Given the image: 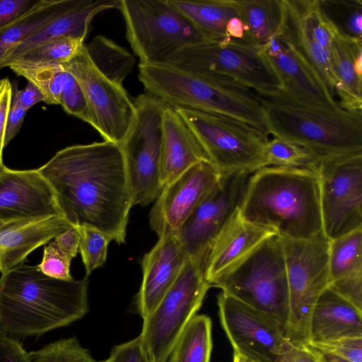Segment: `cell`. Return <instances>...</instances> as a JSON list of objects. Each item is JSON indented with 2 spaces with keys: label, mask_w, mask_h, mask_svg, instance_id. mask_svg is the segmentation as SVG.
<instances>
[{
  "label": "cell",
  "mask_w": 362,
  "mask_h": 362,
  "mask_svg": "<svg viewBox=\"0 0 362 362\" xmlns=\"http://www.w3.org/2000/svg\"><path fill=\"white\" fill-rule=\"evenodd\" d=\"M37 170L52 187L62 216L72 226H90L110 241L125 243L133 206L119 144L104 141L69 146Z\"/></svg>",
  "instance_id": "cell-1"
},
{
  "label": "cell",
  "mask_w": 362,
  "mask_h": 362,
  "mask_svg": "<svg viewBox=\"0 0 362 362\" xmlns=\"http://www.w3.org/2000/svg\"><path fill=\"white\" fill-rule=\"evenodd\" d=\"M88 279L49 277L21 263L0 277V332L15 339L66 327L88 311Z\"/></svg>",
  "instance_id": "cell-2"
},
{
  "label": "cell",
  "mask_w": 362,
  "mask_h": 362,
  "mask_svg": "<svg viewBox=\"0 0 362 362\" xmlns=\"http://www.w3.org/2000/svg\"><path fill=\"white\" fill-rule=\"evenodd\" d=\"M239 212L247 221L279 237H325L317 169L265 166L257 170L250 177Z\"/></svg>",
  "instance_id": "cell-3"
},
{
  "label": "cell",
  "mask_w": 362,
  "mask_h": 362,
  "mask_svg": "<svg viewBox=\"0 0 362 362\" xmlns=\"http://www.w3.org/2000/svg\"><path fill=\"white\" fill-rule=\"evenodd\" d=\"M139 79L147 93L170 107L227 116L269 135L259 95L234 81L168 63L139 64Z\"/></svg>",
  "instance_id": "cell-4"
},
{
  "label": "cell",
  "mask_w": 362,
  "mask_h": 362,
  "mask_svg": "<svg viewBox=\"0 0 362 362\" xmlns=\"http://www.w3.org/2000/svg\"><path fill=\"white\" fill-rule=\"evenodd\" d=\"M258 95L268 134L303 147L319 159L362 152V112L310 105L281 90Z\"/></svg>",
  "instance_id": "cell-5"
},
{
  "label": "cell",
  "mask_w": 362,
  "mask_h": 362,
  "mask_svg": "<svg viewBox=\"0 0 362 362\" xmlns=\"http://www.w3.org/2000/svg\"><path fill=\"white\" fill-rule=\"evenodd\" d=\"M118 9L139 64L167 63L185 48L213 42L170 0H119Z\"/></svg>",
  "instance_id": "cell-6"
},
{
  "label": "cell",
  "mask_w": 362,
  "mask_h": 362,
  "mask_svg": "<svg viewBox=\"0 0 362 362\" xmlns=\"http://www.w3.org/2000/svg\"><path fill=\"white\" fill-rule=\"evenodd\" d=\"M211 286L267 315L285 334L288 287L284 256L276 235L265 240Z\"/></svg>",
  "instance_id": "cell-7"
},
{
  "label": "cell",
  "mask_w": 362,
  "mask_h": 362,
  "mask_svg": "<svg viewBox=\"0 0 362 362\" xmlns=\"http://www.w3.org/2000/svg\"><path fill=\"white\" fill-rule=\"evenodd\" d=\"M278 237L285 260L288 316L284 336L289 344H308V325L314 305L330 286L329 240Z\"/></svg>",
  "instance_id": "cell-8"
},
{
  "label": "cell",
  "mask_w": 362,
  "mask_h": 362,
  "mask_svg": "<svg viewBox=\"0 0 362 362\" xmlns=\"http://www.w3.org/2000/svg\"><path fill=\"white\" fill-rule=\"evenodd\" d=\"M135 115L124 139L123 153L132 206H147L160 194L163 114L167 104L148 94L134 100Z\"/></svg>",
  "instance_id": "cell-9"
},
{
  "label": "cell",
  "mask_w": 362,
  "mask_h": 362,
  "mask_svg": "<svg viewBox=\"0 0 362 362\" xmlns=\"http://www.w3.org/2000/svg\"><path fill=\"white\" fill-rule=\"evenodd\" d=\"M191 128L210 163L221 175L253 173L265 167L268 136L231 117L195 110L175 108Z\"/></svg>",
  "instance_id": "cell-10"
},
{
  "label": "cell",
  "mask_w": 362,
  "mask_h": 362,
  "mask_svg": "<svg viewBox=\"0 0 362 362\" xmlns=\"http://www.w3.org/2000/svg\"><path fill=\"white\" fill-rule=\"evenodd\" d=\"M187 71L234 81L258 95L281 90L279 78L259 52L243 41H213L188 47L167 62Z\"/></svg>",
  "instance_id": "cell-11"
},
{
  "label": "cell",
  "mask_w": 362,
  "mask_h": 362,
  "mask_svg": "<svg viewBox=\"0 0 362 362\" xmlns=\"http://www.w3.org/2000/svg\"><path fill=\"white\" fill-rule=\"evenodd\" d=\"M204 268L188 259L170 289L145 319L141 337L151 362H166L179 336L211 288Z\"/></svg>",
  "instance_id": "cell-12"
},
{
  "label": "cell",
  "mask_w": 362,
  "mask_h": 362,
  "mask_svg": "<svg viewBox=\"0 0 362 362\" xmlns=\"http://www.w3.org/2000/svg\"><path fill=\"white\" fill-rule=\"evenodd\" d=\"M317 170L325 238L362 227V152L320 158Z\"/></svg>",
  "instance_id": "cell-13"
},
{
  "label": "cell",
  "mask_w": 362,
  "mask_h": 362,
  "mask_svg": "<svg viewBox=\"0 0 362 362\" xmlns=\"http://www.w3.org/2000/svg\"><path fill=\"white\" fill-rule=\"evenodd\" d=\"M62 66L75 78L83 93L93 127L104 141L120 145L135 115L134 102L122 84L110 79L95 66L84 45L75 57Z\"/></svg>",
  "instance_id": "cell-14"
},
{
  "label": "cell",
  "mask_w": 362,
  "mask_h": 362,
  "mask_svg": "<svg viewBox=\"0 0 362 362\" xmlns=\"http://www.w3.org/2000/svg\"><path fill=\"white\" fill-rule=\"evenodd\" d=\"M252 173L221 175L176 234L189 259L204 267L209 250L223 228L238 211Z\"/></svg>",
  "instance_id": "cell-15"
},
{
  "label": "cell",
  "mask_w": 362,
  "mask_h": 362,
  "mask_svg": "<svg viewBox=\"0 0 362 362\" xmlns=\"http://www.w3.org/2000/svg\"><path fill=\"white\" fill-rule=\"evenodd\" d=\"M217 304L234 354L255 362H281L290 344L272 319L224 292Z\"/></svg>",
  "instance_id": "cell-16"
},
{
  "label": "cell",
  "mask_w": 362,
  "mask_h": 362,
  "mask_svg": "<svg viewBox=\"0 0 362 362\" xmlns=\"http://www.w3.org/2000/svg\"><path fill=\"white\" fill-rule=\"evenodd\" d=\"M221 176L210 162L201 161L163 186L149 214L150 226L158 238L176 235Z\"/></svg>",
  "instance_id": "cell-17"
},
{
  "label": "cell",
  "mask_w": 362,
  "mask_h": 362,
  "mask_svg": "<svg viewBox=\"0 0 362 362\" xmlns=\"http://www.w3.org/2000/svg\"><path fill=\"white\" fill-rule=\"evenodd\" d=\"M54 216L63 217L52 187L37 169H0V222Z\"/></svg>",
  "instance_id": "cell-18"
},
{
  "label": "cell",
  "mask_w": 362,
  "mask_h": 362,
  "mask_svg": "<svg viewBox=\"0 0 362 362\" xmlns=\"http://www.w3.org/2000/svg\"><path fill=\"white\" fill-rule=\"evenodd\" d=\"M259 52L279 78L284 93L310 105L340 107L319 75L279 35Z\"/></svg>",
  "instance_id": "cell-19"
},
{
  "label": "cell",
  "mask_w": 362,
  "mask_h": 362,
  "mask_svg": "<svg viewBox=\"0 0 362 362\" xmlns=\"http://www.w3.org/2000/svg\"><path fill=\"white\" fill-rule=\"evenodd\" d=\"M189 258L176 235L158 238L141 260L142 281L135 305L145 319L179 276Z\"/></svg>",
  "instance_id": "cell-20"
},
{
  "label": "cell",
  "mask_w": 362,
  "mask_h": 362,
  "mask_svg": "<svg viewBox=\"0 0 362 362\" xmlns=\"http://www.w3.org/2000/svg\"><path fill=\"white\" fill-rule=\"evenodd\" d=\"M272 230L245 220L239 209L214 240L208 253L204 276L211 284L271 236Z\"/></svg>",
  "instance_id": "cell-21"
},
{
  "label": "cell",
  "mask_w": 362,
  "mask_h": 362,
  "mask_svg": "<svg viewBox=\"0 0 362 362\" xmlns=\"http://www.w3.org/2000/svg\"><path fill=\"white\" fill-rule=\"evenodd\" d=\"M73 227L64 218L54 216L12 223L0 222V272L23 263L35 250Z\"/></svg>",
  "instance_id": "cell-22"
},
{
  "label": "cell",
  "mask_w": 362,
  "mask_h": 362,
  "mask_svg": "<svg viewBox=\"0 0 362 362\" xmlns=\"http://www.w3.org/2000/svg\"><path fill=\"white\" fill-rule=\"evenodd\" d=\"M119 5V0H75L65 12L11 49L0 61V69L8 67L24 53L54 39L71 37L84 40L92 19L103 11L118 8Z\"/></svg>",
  "instance_id": "cell-23"
},
{
  "label": "cell",
  "mask_w": 362,
  "mask_h": 362,
  "mask_svg": "<svg viewBox=\"0 0 362 362\" xmlns=\"http://www.w3.org/2000/svg\"><path fill=\"white\" fill-rule=\"evenodd\" d=\"M201 161H209L197 136L177 112L168 106L163 114L160 180L163 186Z\"/></svg>",
  "instance_id": "cell-24"
},
{
  "label": "cell",
  "mask_w": 362,
  "mask_h": 362,
  "mask_svg": "<svg viewBox=\"0 0 362 362\" xmlns=\"http://www.w3.org/2000/svg\"><path fill=\"white\" fill-rule=\"evenodd\" d=\"M279 35L321 78L334 96L337 80L329 53L317 41L308 21L303 0H282Z\"/></svg>",
  "instance_id": "cell-25"
},
{
  "label": "cell",
  "mask_w": 362,
  "mask_h": 362,
  "mask_svg": "<svg viewBox=\"0 0 362 362\" xmlns=\"http://www.w3.org/2000/svg\"><path fill=\"white\" fill-rule=\"evenodd\" d=\"M344 337H362V311L329 286L313 309L308 344Z\"/></svg>",
  "instance_id": "cell-26"
},
{
  "label": "cell",
  "mask_w": 362,
  "mask_h": 362,
  "mask_svg": "<svg viewBox=\"0 0 362 362\" xmlns=\"http://www.w3.org/2000/svg\"><path fill=\"white\" fill-rule=\"evenodd\" d=\"M329 59L337 80L339 105L346 110L362 112V41L335 33Z\"/></svg>",
  "instance_id": "cell-27"
},
{
  "label": "cell",
  "mask_w": 362,
  "mask_h": 362,
  "mask_svg": "<svg viewBox=\"0 0 362 362\" xmlns=\"http://www.w3.org/2000/svg\"><path fill=\"white\" fill-rule=\"evenodd\" d=\"M194 25L213 41H228L229 21L240 16L234 0H170Z\"/></svg>",
  "instance_id": "cell-28"
},
{
  "label": "cell",
  "mask_w": 362,
  "mask_h": 362,
  "mask_svg": "<svg viewBox=\"0 0 362 362\" xmlns=\"http://www.w3.org/2000/svg\"><path fill=\"white\" fill-rule=\"evenodd\" d=\"M75 0H40L14 21L0 29V61L13 47L69 8Z\"/></svg>",
  "instance_id": "cell-29"
},
{
  "label": "cell",
  "mask_w": 362,
  "mask_h": 362,
  "mask_svg": "<svg viewBox=\"0 0 362 362\" xmlns=\"http://www.w3.org/2000/svg\"><path fill=\"white\" fill-rule=\"evenodd\" d=\"M247 39L260 47L279 34L283 19L282 0L235 1Z\"/></svg>",
  "instance_id": "cell-30"
},
{
  "label": "cell",
  "mask_w": 362,
  "mask_h": 362,
  "mask_svg": "<svg viewBox=\"0 0 362 362\" xmlns=\"http://www.w3.org/2000/svg\"><path fill=\"white\" fill-rule=\"evenodd\" d=\"M211 330L209 316H194L175 341L166 362H210Z\"/></svg>",
  "instance_id": "cell-31"
},
{
  "label": "cell",
  "mask_w": 362,
  "mask_h": 362,
  "mask_svg": "<svg viewBox=\"0 0 362 362\" xmlns=\"http://www.w3.org/2000/svg\"><path fill=\"white\" fill-rule=\"evenodd\" d=\"M330 284L362 274V227L329 240Z\"/></svg>",
  "instance_id": "cell-32"
},
{
  "label": "cell",
  "mask_w": 362,
  "mask_h": 362,
  "mask_svg": "<svg viewBox=\"0 0 362 362\" xmlns=\"http://www.w3.org/2000/svg\"><path fill=\"white\" fill-rule=\"evenodd\" d=\"M84 47L93 63L103 74L122 84L134 64L129 52L102 35L96 36Z\"/></svg>",
  "instance_id": "cell-33"
},
{
  "label": "cell",
  "mask_w": 362,
  "mask_h": 362,
  "mask_svg": "<svg viewBox=\"0 0 362 362\" xmlns=\"http://www.w3.org/2000/svg\"><path fill=\"white\" fill-rule=\"evenodd\" d=\"M8 67L35 85L43 93L45 103L59 105L62 92L70 76L62 65L14 62Z\"/></svg>",
  "instance_id": "cell-34"
},
{
  "label": "cell",
  "mask_w": 362,
  "mask_h": 362,
  "mask_svg": "<svg viewBox=\"0 0 362 362\" xmlns=\"http://www.w3.org/2000/svg\"><path fill=\"white\" fill-rule=\"evenodd\" d=\"M319 4L324 17L336 33L362 41L361 0H319Z\"/></svg>",
  "instance_id": "cell-35"
},
{
  "label": "cell",
  "mask_w": 362,
  "mask_h": 362,
  "mask_svg": "<svg viewBox=\"0 0 362 362\" xmlns=\"http://www.w3.org/2000/svg\"><path fill=\"white\" fill-rule=\"evenodd\" d=\"M265 166L317 169L319 158L292 142L274 137L268 139L264 151Z\"/></svg>",
  "instance_id": "cell-36"
},
{
  "label": "cell",
  "mask_w": 362,
  "mask_h": 362,
  "mask_svg": "<svg viewBox=\"0 0 362 362\" xmlns=\"http://www.w3.org/2000/svg\"><path fill=\"white\" fill-rule=\"evenodd\" d=\"M83 45V40L71 37H62L30 49L13 62L62 65L75 57Z\"/></svg>",
  "instance_id": "cell-37"
},
{
  "label": "cell",
  "mask_w": 362,
  "mask_h": 362,
  "mask_svg": "<svg viewBox=\"0 0 362 362\" xmlns=\"http://www.w3.org/2000/svg\"><path fill=\"white\" fill-rule=\"evenodd\" d=\"M28 362H105L95 359L75 337L62 339L28 352Z\"/></svg>",
  "instance_id": "cell-38"
},
{
  "label": "cell",
  "mask_w": 362,
  "mask_h": 362,
  "mask_svg": "<svg viewBox=\"0 0 362 362\" xmlns=\"http://www.w3.org/2000/svg\"><path fill=\"white\" fill-rule=\"evenodd\" d=\"M79 235V252L88 276L106 261L110 240L100 230L87 226L77 227Z\"/></svg>",
  "instance_id": "cell-39"
},
{
  "label": "cell",
  "mask_w": 362,
  "mask_h": 362,
  "mask_svg": "<svg viewBox=\"0 0 362 362\" xmlns=\"http://www.w3.org/2000/svg\"><path fill=\"white\" fill-rule=\"evenodd\" d=\"M59 105L69 115L75 116L93 127V119L83 93L71 74L62 92Z\"/></svg>",
  "instance_id": "cell-40"
},
{
  "label": "cell",
  "mask_w": 362,
  "mask_h": 362,
  "mask_svg": "<svg viewBox=\"0 0 362 362\" xmlns=\"http://www.w3.org/2000/svg\"><path fill=\"white\" fill-rule=\"evenodd\" d=\"M71 260L57 249L53 241H50L44 247L42 260L37 267L49 277L69 281L73 279L70 273Z\"/></svg>",
  "instance_id": "cell-41"
},
{
  "label": "cell",
  "mask_w": 362,
  "mask_h": 362,
  "mask_svg": "<svg viewBox=\"0 0 362 362\" xmlns=\"http://www.w3.org/2000/svg\"><path fill=\"white\" fill-rule=\"evenodd\" d=\"M309 344L318 351L349 362H362V337H344Z\"/></svg>",
  "instance_id": "cell-42"
},
{
  "label": "cell",
  "mask_w": 362,
  "mask_h": 362,
  "mask_svg": "<svg viewBox=\"0 0 362 362\" xmlns=\"http://www.w3.org/2000/svg\"><path fill=\"white\" fill-rule=\"evenodd\" d=\"M105 362H151V360L139 335L128 341L115 345Z\"/></svg>",
  "instance_id": "cell-43"
},
{
  "label": "cell",
  "mask_w": 362,
  "mask_h": 362,
  "mask_svg": "<svg viewBox=\"0 0 362 362\" xmlns=\"http://www.w3.org/2000/svg\"><path fill=\"white\" fill-rule=\"evenodd\" d=\"M13 97V88L8 78L0 80V169L3 163V151L5 146V132L8 114Z\"/></svg>",
  "instance_id": "cell-44"
},
{
  "label": "cell",
  "mask_w": 362,
  "mask_h": 362,
  "mask_svg": "<svg viewBox=\"0 0 362 362\" xmlns=\"http://www.w3.org/2000/svg\"><path fill=\"white\" fill-rule=\"evenodd\" d=\"M40 0H0V29L25 13Z\"/></svg>",
  "instance_id": "cell-45"
},
{
  "label": "cell",
  "mask_w": 362,
  "mask_h": 362,
  "mask_svg": "<svg viewBox=\"0 0 362 362\" xmlns=\"http://www.w3.org/2000/svg\"><path fill=\"white\" fill-rule=\"evenodd\" d=\"M0 362H28V352L18 339L0 332Z\"/></svg>",
  "instance_id": "cell-46"
},
{
  "label": "cell",
  "mask_w": 362,
  "mask_h": 362,
  "mask_svg": "<svg viewBox=\"0 0 362 362\" xmlns=\"http://www.w3.org/2000/svg\"><path fill=\"white\" fill-rule=\"evenodd\" d=\"M52 240L57 249L71 259L79 252L80 235L77 227L73 226L67 229Z\"/></svg>",
  "instance_id": "cell-47"
},
{
  "label": "cell",
  "mask_w": 362,
  "mask_h": 362,
  "mask_svg": "<svg viewBox=\"0 0 362 362\" xmlns=\"http://www.w3.org/2000/svg\"><path fill=\"white\" fill-rule=\"evenodd\" d=\"M281 362H322L320 353L310 344H290Z\"/></svg>",
  "instance_id": "cell-48"
},
{
  "label": "cell",
  "mask_w": 362,
  "mask_h": 362,
  "mask_svg": "<svg viewBox=\"0 0 362 362\" xmlns=\"http://www.w3.org/2000/svg\"><path fill=\"white\" fill-rule=\"evenodd\" d=\"M27 111L28 110L19 105L18 103L12 98L6 120L5 146H6L19 132Z\"/></svg>",
  "instance_id": "cell-49"
},
{
  "label": "cell",
  "mask_w": 362,
  "mask_h": 362,
  "mask_svg": "<svg viewBox=\"0 0 362 362\" xmlns=\"http://www.w3.org/2000/svg\"><path fill=\"white\" fill-rule=\"evenodd\" d=\"M12 98L26 110L39 102L45 101L42 91L30 81L23 90H18L15 87V90H13Z\"/></svg>",
  "instance_id": "cell-50"
},
{
  "label": "cell",
  "mask_w": 362,
  "mask_h": 362,
  "mask_svg": "<svg viewBox=\"0 0 362 362\" xmlns=\"http://www.w3.org/2000/svg\"><path fill=\"white\" fill-rule=\"evenodd\" d=\"M318 351L320 353L322 362H349L328 353L322 352L320 351Z\"/></svg>",
  "instance_id": "cell-51"
},
{
  "label": "cell",
  "mask_w": 362,
  "mask_h": 362,
  "mask_svg": "<svg viewBox=\"0 0 362 362\" xmlns=\"http://www.w3.org/2000/svg\"><path fill=\"white\" fill-rule=\"evenodd\" d=\"M233 362H255V361H251V360L246 358L240 355L234 354Z\"/></svg>",
  "instance_id": "cell-52"
}]
</instances>
